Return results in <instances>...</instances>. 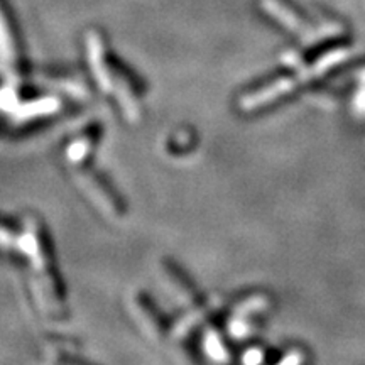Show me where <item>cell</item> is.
<instances>
[{"mask_svg": "<svg viewBox=\"0 0 365 365\" xmlns=\"http://www.w3.org/2000/svg\"><path fill=\"white\" fill-rule=\"evenodd\" d=\"M80 180H81V185H83V188L88 191V195L93 198V202H97V205L103 210V212L107 213L115 212V203H113L110 195H107V191H105L103 186L97 181V178L88 175V173H81Z\"/></svg>", "mask_w": 365, "mask_h": 365, "instance_id": "1", "label": "cell"}]
</instances>
